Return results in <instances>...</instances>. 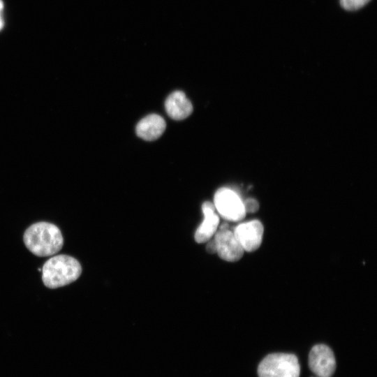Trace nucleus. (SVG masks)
I'll list each match as a JSON object with an SVG mask.
<instances>
[{"label":"nucleus","instance_id":"nucleus-1","mask_svg":"<svg viewBox=\"0 0 377 377\" xmlns=\"http://www.w3.org/2000/svg\"><path fill=\"white\" fill-rule=\"evenodd\" d=\"M26 247L39 257L53 256L64 244L59 228L53 223L38 222L30 226L23 237Z\"/></svg>","mask_w":377,"mask_h":377},{"label":"nucleus","instance_id":"nucleus-2","mask_svg":"<svg viewBox=\"0 0 377 377\" xmlns=\"http://www.w3.org/2000/svg\"><path fill=\"white\" fill-rule=\"evenodd\" d=\"M81 273V265L75 258L59 255L45 263L42 267V279L46 287L57 288L75 281Z\"/></svg>","mask_w":377,"mask_h":377},{"label":"nucleus","instance_id":"nucleus-3","mask_svg":"<svg viewBox=\"0 0 377 377\" xmlns=\"http://www.w3.org/2000/svg\"><path fill=\"white\" fill-rule=\"evenodd\" d=\"M300 364L297 357L289 353H272L259 364V377H299Z\"/></svg>","mask_w":377,"mask_h":377},{"label":"nucleus","instance_id":"nucleus-4","mask_svg":"<svg viewBox=\"0 0 377 377\" xmlns=\"http://www.w3.org/2000/svg\"><path fill=\"white\" fill-rule=\"evenodd\" d=\"M214 201L216 210L226 220L238 221L246 215L244 202L230 188H219L214 195Z\"/></svg>","mask_w":377,"mask_h":377},{"label":"nucleus","instance_id":"nucleus-5","mask_svg":"<svg viewBox=\"0 0 377 377\" xmlns=\"http://www.w3.org/2000/svg\"><path fill=\"white\" fill-rule=\"evenodd\" d=\"M219 256L228 262L239 260L244 254V249L233 232L228 228H220L214 237Z\"/></svg>","mask_w":377,"mask_h":377},{"label":"nucleus","instance_id":"nucleus-6","mask_svg":"<svg viewBox=\"0 0 377 377\" xmlns=\"http://www.w3.org/2000/svg\"><path fill=\"white\" fill-rule=\"evenodd\" d=\"M310 369L319 377H331L336 369L332 350L326 345L314 346L309 355Z\"/></svg>","mask_w":377,"mask_h":377},{"label":"nucleus","instance_id":"nucleus-7","mask_svg":"<svg viewBox=\"0 0 377 377\" xmlns=\"http://www.w3.org/2000/svg\"><path fill=\"white\" fill-rule=\"evenodd\" d=\"M263 226L258 220H252L239 224L233 233L244 251L251 252L258 249L262 243Z\"/></svg>","mask_w":377,"mask_h":377},{"label":"nucleus","instance_id":"nucleus-8","mask_svg":"<svg viewBox=\"0 0 377 377\" xmlns=\"http://www.w3.org/2000/svg\"><path fill=\"white\" fill-rule=\"evenodd\" d=\"M204 219L195 232L194 238L196 242L201 244L209 241L217 231L219 217L216 213L214 204L205 202L202 206Z\"/></svg>","mask_w":377,"mask_h":377},{"label":"nucleus","instance_id":"nucleus-9","mask_svg":"<svg viewBox=\"0 0 377 377\" xmlns=\"http://www.w3.org/2000/svg\"><path fill=\"white\" fill-rule=\"evenodd\" d=\"M166 124L161 116L151 114L142 119L136 126V133L140 138L152 141L158 139L165 130Z\"/></svg>","mask_w":377,"mask_h":377},{"label":"nucleus","instance_id":"nucleus-10","mask_svg":"<svg viewBox=\"0 0 377 377\" xmlns=\"http://www.w3.org/2000/svg\"><path fill=\"white\" fill-rule=\"evenodd\" d=\"M166 112L175 120H182L193 112V105L184 92L175 91L167 98L165 103Z\"/></svg>","mask_w":377,"mask_h":377},{"label":"nucleus","instance_id":"nucleus-11","mask_svg":"<svg viewBox=\"0 0 377 377\" xmlns=\"http://www.w3.org/2000/svg\"><path fill=\"white\" fill-rule=\"evenodd\" d=\"M370 0H340L341 6L346 10H353L364 6Z\"/></svg>","mask_w":377,"mask_h":377},{"label":"nucleus","instance_id":"nucleus-12","mask_svg":"<svg viewBox=\"0 0 377 377\" xmlns=\"http://www.w3.org/2000/svg\"><path fill=\"white\" fill-rule=\"evenodd\" d=\"M244 205L245 208L246 213H253L256 212L259 207L258 203L254 199L249 198L244 202Z\"/></svg>","mask_w":377,"mask_h":377},{"label":"nucleus","instance_id":"nucleus-13","mask_svg":"<svg viewBox=\"0 0 377 377\" xmlns=\"http://www.w3.org/2000/svg\"><path fill=\"white\" fill-rule=\"evenodd\" d=\"M207 242V246H206V249L208 253H214L216 252V244H215V242H214V239H209V241Z\"/></svg>","mask_w":377,"mask_h":377},{"label":"nucleus","instance_id":"nucleus-14","mask_svg":"<svg viewBox=\"0 0 377 377\" xmlns=\"http://www.w3.org/2000/svg\"><path fill=\"white\" fill-rule=\"evenodd\" d=\"M3 7V2L1 0H0V30L2 29L3 25V21L2 15H1Z\"/></svg>","mask_w":377,"mask_h":377}]
</instances>
